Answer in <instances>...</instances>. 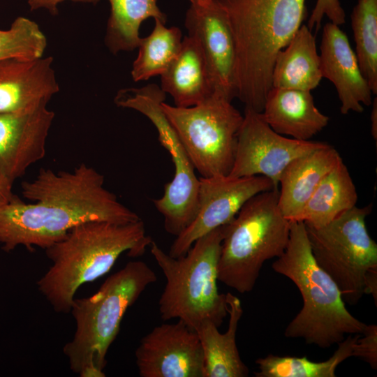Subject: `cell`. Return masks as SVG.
<instances>
[{
    "label": "cell",
    "instance_id": "20",
    "mask_svg": "<svg viewBox=\"0 0 377 377\" xmlns=\"http://www.w3.org/2000/svg\"><path fill=\"white\" fill-rule=\"evenodd\" d=\"M161 89L177 107L195 105L214 93L211 77L200 47L189 36L182 39L180 51L161 75Z\"/></svg>",
    "mask_w": 377,
    "mask_h": 377
},
{
    "label": "cell",
    "instance_id": "24",
    "mask_svg": "<svg viewBox=\"0 0 377 377\" xmlns=\"http://www.w3.org/2000/svg\"><path fill=\"white\" fill-rule=\"evenodd\" d=\"M110 15L105 44L114 54L138 48L140 27L149 17L166 23L167 17L159 8L158 0H108Z\"/></svg>",
    "mask_w": 377,
    "mask_h": 377
},
{
    "label": "cell",
    "instance_id": "7",
    "mask_svg": "<svg viewBox=\"0 0 377 377\" xmlns=\"http://www.w3.org/2000/svg\"><path fill=\"white\" fill-rule=\"evenodd\" d=\"M278 200L279 188L260 192L225 225L218 281L238 293L251 292L265 261L280 257L287 246L291 221Z\"/></svg>",
    "mask_w": 377,
    "mask_h": 377
},
{
    "label": "cell",
    "instance_id": "13",
    "mask_svg": "<svg viewBox=\"0 0 377 377\" xmlns=\"http://www.w3.org/2000/svg\"><path fill=\"white\" fill-rule=\"evenodd\" d=\"M135 354L141 377H204L198 333L181 320L155 327L140 340Z\"/></svg>",
    "mask_w": 377,
    "mask_h": 377
},
{
    "label": "cell",
    "instance_id": "30",
    "mask_svg": "<svg viewBox=\"0 0 377 377\" xmlns=\"http://www.w3.org/2000/svg\"><path fill=\"white\" fill-rule=\"evenodd\" d=\"M353 357L367 362L373 369H377V326L368 325L366 330L356 340Z\"/></svg>",
    "mask_w": 377,
    "mask_h": 377
},
{
    "label": "cell",
    "instance_id": "19",
    "mask_svg": "<svg viewBox=\"0 0 377 377\" xmlns=\"http://www.w3.org/2000/svg\"><path fill=\"white\" fill-rule=\"evenodd\" d=\"M342 158L337 150L325 143L293 159L279 180V207L283 216L294 221L323 178Z\"/></svg>",
    "mask_w": 377,
    "mask_h": 377
},
{
    "label": "cell",
    "instance_id": "11",
    "mask_svg": "<svg viewBox=\"0 0 377 377\" xmlns=\"http://www.w3.org/2000/svg\"><path fill=\"white\" fill-rule=\"evenodd\" d=\"M325 142L286 138L273 131L261 112L245 108L237 133L231 177L262 175L279 188V177L293 159L323 146Z\"/></svg>",
    "mask_w": 377,
    "mask_h": 377
},
{
    "label": "cell",
    "instance_id": "5",
    "mask_svg": "<svg viewBox=\"0 0 377 377\" xmlns=\"http://www.w3.org/2000/svg\"><path fill=\"white\" fill-rule=\"evenodd\" d=\"M156 280V274L145 262L130 261L93 295L74 299L70 312L75 332L63 348L74 373L81 377L105 376L106 355L126 311Z\"/></svg>",
    "mask_w": 377,
    "mask_h": 377
},
{
    "label": "cell",
    "instance_id": "28",
    "mask_svg": "<svg viewBox=\"0 0 377 377\" xmlns=\"http://www.w3.org/2000/svg\"><path fill=\"white\" fill-rule=\"evenodd\" d=\"M46 46V37L38 25L27 17H18L9 29H0V60L42 57Z\"/></svg>",
    "mask_w": 377,
    "mask_h": 377
},
{
    "label": "cell",
    "instance_id": "33",
    "mask_svg": "<svg viewBox=\"0 0 377 377\" xmlns=\"http://www.w3.org/2000/svg\"><path fill=\"white\" fill-rule=\"evenodd\" d=\"M371 135L375 140L377 139V98L375 97L372 103L371 113Z\"/></svg>",
    "mask_w": 377,
    "mask_h": 377
},
{
    "label": "cell",
    "instance_id": "6",
    "mask_svg": "<svg viewBox=\"0 0 377 377\" xmlns=\"http://www.w3.org/2000/svg\"><path fill=\"white\" fill-rule=\"evenodd\" d=\"M224 227L198 238L179 258L151 242V253L166 281L158 301L162 320L177 318L194 330L207 321L221 325L228 314L226 295L219 293L217 287Z\"/></svg>",
    "mask_w": 377,
    "mask_h": 377
},
{
    "label": "cell",
    "instance_id": "1",
    "mask_svg": "<svg viewBox=\"0 0 377 377\" xmlns=\"http://www.w3.org/2000/svg\"><path fill=\"white\" fill-rule=\"evenodd\" d=\"M25 203L17 195L0 207V244L6 252L24 246L44 249L73 227L88 221L125 224L141 219L104 186V177L82 163L72 171L42 168L22 183Z\"/></svg>",
    "mask_w": 377,
    "mask_h": 377
},
{
    "label": "cell",
    "instance_id": "9",
    "mask_svg": "<svg viewBox=\"0 0 377 377\" xmlns=\"http://www.w3.org/2000/svg\"><path fill=\"white\" fill-rule=\"evenodd\" d=\"M165 93L155 84L119 91L115 104L136 110L147 117L155 126L161 145L168 151L175 174L165 184L163 195L153 202L164 219L165 231L179 235L193 220L198 209L200 181L195 168L175 129L162 108Z\"/></svg>",
    "mask_w": 377,
    "mask_h": 377
},
{
    "label": "cell",
    "instance_id": "18",
    "mask_svg": "<svg viewBox=\"0 0 377 377\" xmlns=\"http://www.w3.org/2000/svg\"><path fill=\"white\" fill-rule=\"evenodd\" d=\"M276 133L298 140H310L328 124L329 117L316 108L311 91L272 87L261 112Z\"/></svg>",
    "mask_w": 377,
    "mask_h": 377
},
{
    "label": "cell",
    "instance_id": "34",
    "mask_svg": "<svg viewBox=\"0 0 377 377\" xmlns=\"http://www.w3.org/2000/svg\"><path fill=\"white\" fill-rule=\"evenodd\" d=\"M191 6L200 8L206 7L213 2V0H189Z\"/></svg>",
    "mask_w": 377,
    "mask_h": 377
},
{
    "label": "cell",
    "instance_id": "31",
    "mask_svg": "<svg viewBox=\"0 0 377 377\" xmlns=\"http://www.w3.org/2000/svg\"><path fill=\"white\" fill-rule=\"evenodd\" d=\"M64 0H27L31 10L45 8L52 15L58 13L57 5ZM76 2L96 3L100 0H71Z\"/></svg>",
    "mask_w": 377,
    "mask_h": 377
},
{
    "label": "cell",
    "instance_id": "16",
    "mask_svg": "<svg viewBox=\"0 0 377 377\" xmlns=\"http://www.w3.org/2000/svg\"><path fill=\"white\" fill-rule=\"evenodd\" d=\"M332 22L325 24L320 46L323 77L334 84L341 102L340 112L361 113L372 103V91L361 71L347 35Z\"/></svg>",
    "mask_w": 377,
    "mask_h": 377
},
{
    "label": "cell",
    "instance_id": "2",
    "mask_svg": "<svg viewBox=\"0 0 377 377\" xmlns=\"http://www.w3.org/2000/svg\"><path fill=\"white\" fill-rule=\"evenodd\" d=\"M225 13L236 50V98L262 112L279 52L302 25L306 0H214Z\"/></svg>",
    "mask_w": 377,
    "mask_h": 377
},
{
    "label": "cell",
    "instance_id": "12",
    "mask_svg": "<svg viewBox=\"0 0 377 377\" xmlns=\"http://www.w3.org/2000/svg\"><path fill=\"white\" fill-rule=\"evenodd\" d=\"M199 181L195 216L176 236L168 253L172 257L184 256L198 238L228 224L255 195L276 188L270 179L262 175L200 177Z\"/></svg>",
    "mask_w": 377,
    "mask_h": 377
},
{
    "label": "cell",
    "instance_id": "17",
    "mask_svg": "<svg viewBox=\"0 0 377 377\" xmlns=\"http://www.w3.org/2000/svg\"><path fill=\"white\" fill-rule=\"evenodd\" d=\"M51 57L0 60V114L29 111L59 91Z\"/></svg>",
    "mask_w": 377,
    "mask_h": 377
},
{
    "label": "cell",
    "instance_id": "21",
    "mask_svg": "<svg viewBox=\"0 0 377 377\" xmlns=\"http://www.w3.org/2000/svg\"><path fill=\"white\" fill-rule=\"evenodd\" d=\"M228 327L221 333L218 327L207 321L196 330L205 361L204 377H246L249 369L243 362L236 345V332L243 313L240 300L231 293L226 294Z\"/></svg>",
    "mask_w": 377,
    "mask_h": 377
},
{
    "label": "cell",
    "instance_id": "27",
    "mask_svg": "<svg viewBox=\"0 0 377 377\" xmlns=\"http://www.w3.org/2000/svg\"><path fill=\"white\" fill-rule=\"evenodd\" d=\"M355 54L363 75L377 94V0H358L350 14Z\"/></svg>",
    "mask_w": 377,
    "mask_h": 377
},
{
    "label": "cell",
    "instance_id": "25",
    "mask_svg": "<svg viewBox=\"0 0 377 377\" xmlns=\"http://www.w3.org/2000/svg\"><path fill=\"white\" fill-rule=\"evenodd\" d=\"M182 43L178 27H167L161 20H154L152 31L141 38L138 46V54L131 71L134 82L161 75L177 57Z\"/></svg>",
    "mask_w": 377,
    "mask_h": 377
},
{
    "label": "cell",
    "instance_id": "15",
    "mask_svg": "<svg viewBox=\"0 0 377 377\" xmlns=\"http://www.w3.org/2000/svg\"><path fill=\"white\" fill-rule=\"evenodd\" d=\"M47 104L25 112L0 114V174L12 184L43 158L54 113Z\"/></svg>",
    "mask_w": 377,
    "mask_h": 377
},
{
    "label": "cell",
    "instance_id": "4",
    "mask_svg": "<svg viewBox=\"0 0 377 377\" xmlns=\"http://www.w3.org/2000/svg\"><path fill=\"white\" fill-rule=\"evenodd\" d=\"M272 267L295 283L303 301L285 330L286 337L302 338L327 348L341 342L345 335L366 330L368 325L348 311L337 285L315 260L303 222L291 221L287 246Z\"/></svg>",
    "mask_w": 377,
    "mask_h": 377
},
{
    "label": "cell",
    "instance_id": "10",
    "mask_svg": "<svg viewBox=\"0 0 377 377\" xmlns=\"http://www.w3.org/2000/svg\"><path fill=\"white\" fill-rule=\"evenodd\" d=\"M162 108L201 177L228 175L243 121L231 101L213 93L193 106L163 102Z\"/></svg>",
    "mask_w": 377,
    "mask_h": 377
},
{
    "label": "cell",
    "instance_id": "26",
    "mask_svg": "<svg viewBox=\"0 0 377 377\" xmlns=\"http://www.w3.org/2000/svg\"><path fill=\"white\" fill-rule=\"evenodd\" d=\"M361 334H349L328 360L313 362L306 357L268 355L256 360V377H334L337 367L353 357L354 344Z\"/></svg>",
    "mask_w": 377,
    "mask_h": 377
},
{
    "label": "cell",
    "instance_id": "8",
    "mask_svg": "<svg viewBox=\"0 0 377 377\" xmlns=\"http://www.w3.org/2000/svg\"><path fill=\"white\" fill-rule=\"evenodd\" d=\"M371 209V205H356L325 226L305 225L315 260L350 305L365 294L367 276L377 269V244L366 226Z\"/></svg>",
    "mask_w": 377,
    "mask_h": 377
},
{
    "label": "cell",
    "instance_id": "22",
    "mask_svg": "<svg viewBox=\"0 0 377 377\" xmlns=\"http://www.w3.org/2000/svg\"><path fill=\"white\" fill-rule=\"evenodd\" d=\"M322 78L315 36L306 24H302L276 57L272 87L311 91Z\"/></svg>",
    "mask_w": 377,
    "mask_h": 377
},
{
    "label": "cell",
    "instance_id": "23",
    "mask_svg": "<svg viewBox=\"0 0 377 377\" xmlns=\"http://www.w3.org/2000/svg\"><path fill=\"white\" fill-rule=\"evenodd\" d=\"M357 193L347 166L340 161L320 181L294 221L325 226L356 206Z\"/></svg>",
    "mask_w": 377,
    "mask_h": 377
},
{
    "label": "cell",
    "instance_id": "14",
    "mask_svg": "<svg viewBox=\"0 0 377 377\" xmlns=\"http://www.w3.org/2000/svg\"><path fill=\"white\" fill-rule=\"evenodd\" d=\"M188 36L195 40L205 61L214 93L236 98V50L223 10L213 0L206 7L190 6L185 17Z\"/></svg>",
    "mask_w": 377,
    "mask_h": 377
},
{
    "label": "cell",
    "instance_id": "32",
    "mask_svg": "<svg viewBox=\"0 0 377 377\" xmlns=\"http://www.w3.org/2000/svg\"><path fill=\"white\" fill-rule=\"evenodd\" d=\"M13 184L0 174V207L9 202L15 195L12 192Z\"/></svg>",
    "mask_w": 377,
    "mask_h": 377
},
{
    "label": "cell",
    "instance_id": "3",
    "mask_svg": "<svg viewBox=\"0 0 377 377\" xmlns=\"http://www.w3.org/2000/svg\"><path fill=\"white\" fill-rule=\"evenodd\" d=\"M151 242L142 220L80 223L45 249L52 265L38 281V288L56 312L69 313L81 286L108 273L123 253L143 254Z\"/></svg>",
    "mask_w": 377,
    "mask_h": 377
},
{
    "label": "cell",
    "instance_id": "29",
    "mask_svg": "<svg viewBox=\"0 0 377 377\" xmlns=\"http://www.w3.org/2000/svg\"><path fill=\"white\" fill-rule=\"evenodd\" d=\"M325 16L338 26L345 23L346 13L339 0H316L306 24L309 30H318Z\"/></svg>",
    "mask_w": 377,
    "mask_h": 377
}]
</instances>
